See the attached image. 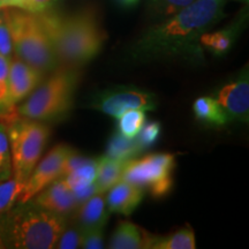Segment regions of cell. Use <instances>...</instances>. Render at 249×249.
<instances>
[{
	"label": "cell",
	"instance_id": "17",
	"mask_svg": "<svg viewBox=\"0 0 249 249\" xmlns=\"http://www.w3.org/2000/svg\"><path fill=\"white\" fill-rule=\"evenodd\" d=\"M127 161L114 160L108 156H102L97 160V177L95 183L98 193L105 194L112 186L123 178L124 169Z\"/></svg>",
	"mask_w": 249,
	"mask_h": 249
},
{
	"label": "cell",
	"instance_id": "13",
	"mask_svg": "<svg viewBox=\"0 0 249 249\" xmlns=\"http://www.w3.org/2000/svg\"><path fill=\"white\" fill-rule=\"evenodd\" d=\"M144 196L141 187L120 180L107 191V205L110 213L129 216L139 207Z\"/></svg>",
	"mask_w": 249,
	"mask_h": 249
},
{
	"label": "cell",
	"instance_id": "18",
	"mask_svg": "<svg viewBox=\"0 0 249 249\" xmlns=\"http://www.w3.org/2000/svg\"><path fill=\"white\" fill-rule=\"evenodd\" d=\"M193 112L195 118L202 124L213 127H222L230 123L229 117L223 110L216 98L213 97H200L193 104Z\"/></svg>",
	"mask_w": 249,
	"mask_h": 249
},
{
	"label": "cell",
	"instance_id": "31",
	"mask_svg": "<svg viewBox=\"0 0 249 249\" xmlns=\"http://www.w3.org/2000/svg\"><path fill=\"white\" fill-rule=\"evenodd\" d=\"M91 160V158L85 157V156L77 154L76 151L71 150L70 155L67 156L66 160L64 161V165H62V171H61V177L67 176L71 172H73L74 170H76L77 167L82 166L83 164L88 163V161Z\"/></svg>",
	"mask_w": 249,
	"mask_h": 249
},
{
	"label": "cell",
	"instance_id": "30",
	"mask_svg": "<svg viewBox=\"0 0 249 249\" xmlns=\"http://www.w3.org/2000/svg\"><path fill=\"white\" fill-rule=\"evenodd\" d=\"M8 71H9V60L5 55L0 53V107L5 108L7 105V82H8Z\"/></svg>",
	"mask_w": 249,
	"mask_h": 249
},
{
	"label": "cell",
	"instance_id": "24",
	"mask_svg": "<svg viewBox=\"0 0 249 249\" xmlns=\"http://www.w3.org/2000/svg\"><path fill=\"white\" fill-rule=\"evenodd\" d=\"M12 174H13V167H12L7 129L4 121H0V181L11 178Z\"/></svg>",
	"mask_w": 249,
	"mask_h": 249
},
{
	"label": "cell",
	"instance_id": "16",
	"mask_svg": "<svg viewBox=\"0 0 249 249\" xmlns=\"http://www.w3.org/2000/svg\"><path fill=\"white\" fill-rule=\"evenodd\" d=\"M152 249H195V234L191 227L178 230L169 235H152L144 231V247Z\"/></svg>",
	"mask_w": 249,
	"mask_h": 249
},
{
	"label": "cell",
	"instance_id": "20",
	"mask_svg": "<svg viewBox=\"0 0 249 249\" xmlns=\"http://www.w3.org/2000/svg\"><path fill=\"white\" fill-rule=\"evenodd\" d=\"M141 152L135 139H127L118 132H114L107 140V156L114 160L128 161Z\"/></svg>",
	"mask_w": 249,
	"mask_h": 249
},
{
	"label": "cell",
	"instance_id": "9",
	"mask_svg": "<svg viewBox=\"0 0 249 249\" xmlns=\"http://www.w3.org/2000/svg\"><path fill=\"white\" fill-rule=\"evenodd\" d=\"M71 150L73 149L66 144H58L52 148L42 160H38L35 169L31 172L29 179L27 180L22 194L18 202H27L31 200L46 186L60 178L62 165Z\"/></svg>",
	"mask_w": 249,
	"mask_h": 249
},
{
	"label": "cell",
	"instance_id": "22",
	"mask_svg": "<svg viewBox=\"0 0 249 249\" xmlns=\"http://www.w3.org/2000/svg\"><path fill=\"white\" fill-rule=\"evenodd\" d=\"M26 183L12 176L11 178L0 181V213L11 209L22 194Z\"/></svg>",
	"mask_w": 249,
	"mask_h": 249
},
{
	"label": "cell",
	"instance_id": "21",
	"mask_svg": "<svg viewBox=\"0 0 249 249\" xmlns=\"http://www.w3.org/2000/svg\"><path fill=\"white\" fill-rule=\"evenodd\" d=\"M117 119V132L127 139H135L147 120V117L144 110L133 108L124 112Z\"/></svg>",
	"mask_w": 249,
	"mask_h": 249
},
{
	"label": "cell",
	"instance_id": "27",
	"mask_svg": "<svg viewBox=\"0 0 249 249\" xmlns=\"http://www.w3.org/2000/svg\"><path fill=\"white\" fill-rule=\"evenodd\" d=\"M195 0H150L152 11L161 17H171Z\"/></svg>",
	"mask_w": 249,
	"mask_h": 249
},
{
	"label": "cell",
	"instance_id": "6",
	"mask_svg": "<svg viewBox=\"0 0 249 249\" xmlns=\"http://www.w3.org/2000/svg\"><path fill=\"white\" fill-rule=\"evenodd\" d=\"M2 117L11 148L12 176L26 183L42 157L51 129L44 121L11 116L9 112Z\"/></svg>",
	"mask_w": 249,
	"mask_h": 249
},
{
	"label": "cell",
	"instance_id": "32",
	"mask_svg": "<svg viewBox=\"0 0 249 249\" xmlns=\"http://www.w3.org/2000/svg\"><path fill=\"white\" fill-rule=\"evenodd\" d=\"M55 1L57 0H22L18 8H22L31 13H42L53 7Z\"/></svg>",
	"mask_w": 249,
	"mask_h": 249
},
{
	"label": "cell",
	"instance_id": "36",
	"mask_svg": "<svg viewBox=\"0 0 249 249\" xmlns=\"http://www.w3.org/2000/svg\"><path fill=\"white\" fill-rule=\"evenodd\" d=\"M11 110H12V108H5V107H0V114H2V116H4V114H6L7 112H9Z\"/></svg>",
	"mask_w": 249,
	"mask_h": 249
},
{
	"label": "cell",
	"instance_id": "19",
	"mask_svg": "<svg viewBox=\"0 0 249 249\" xmlns=\"http://www.w3.org/2000/svg\"><path fill=\"white\" fill-rule=\"evenodd\" d=\"M144 247V231L130 222H120L112 234L108 248L141 249Z\"/></svg>",
	"mask_w": 249,
	"mask_h": 249
},
{
	"label": "cell",
	"instance_id": "7",
	"mask_svg": "<svg viewBox=\"0 0 249 249\" xmlns=\"http://www.w3.org/2000/svg\"><path fill=\"white\" fill-rule=\"evenodd\" d=\"M174 167V155L166 152L149 154L140 160L133 158L127 161L121 180L148 189L155 198H161L172 189Z\"/></svg>",
	"mask_w": 249,
	"mask_h": 249
},
{
	"label": "cell",
	"instance_id": "15",
	"mask_svg": "<svg viewBox=\"0 0 249 249\" xmlns=\"http://www.w3.org/2000/svg\"><path fill=\"white\" fill-rule=\"evenodd\" d=\"M245 20H238L218 31L213 33H204L200 37V44L202 49H205L214 55H224L234 45L236 37L242 29Z\"/></svg>",
	"mask_w": 249,
	"mask_h": 249
},
{
	"label": "cell",
	"instance_id": "35",
	"mask_svg": "<svg viewBox=\"0 0 249 249\" xmlns=\"http://www.w3.org/2000/svg\"><path fill=\"white\" fill-rule=\"evenodd\" d=\"M121 2H123V4H124V5H133V4H135L136 1H138V0H120Z\"/></svg>",
	"mask_w": 249,
	"mask_h": 249
},
{
	"label": "cell",
	"instance_id": "10",
	"mask_svg": "<svg viewBox=\"0 0 249 249\" xmlns=\"http://www.w3.org/2000/svg\"><path fill=\"white\" fill-rule=\"evenodd\" d=\"M45 74L29 64L21 60L17 55L9 60L7 82V105L13 108L24 101L44 80Z\"/></svg>",
	"mask_w": 249,
	"mask_h": 249
},
{
	"label": "cell",
	"instance_id": "12",
	"mask_svg": "<svg viewBox=\"0 0 249 249\" xmlns=\"http://www.w3.org/2000/svg\"><path fill=\"white\" fill-rule=\"evenodd\" d=\"M31 200L43 209L65 217L73 213L77 208L73 192L62 177L46 186Z\"/></svg>",
	"mask_w": 249,
	"mask_h": 249
},
{
	"label": "cell",
	"instance_id": "2",
	"mask_svg": "<svg viewBox=\"0 0 249 249\" xmlns=\"http://www.w3.org/2000/svg\"><path fill=\"white\" fill-rule=\"evenodd\" d=\"M36 14L60 65L77 68L102 51L107 35L93 12L86 9L65 14L50 8Z\"/></svg>",
	"mask_w": 249,
	"mask_h": 249
},
{
	"label": "cell",
	"instance_id": "29",
	"mask_svg": "<svg viewBox=\"0 0 249 249\" xmlns=\"http://www.w3.org/2000/svg\"><path fill=\"white\" fill-rule=\"evenodd\" d=\"M104 235L103 229H90L83 231L81 248L102 249L104 248Z\"/></svg>",
	"mask_w": 249,
	"mask_h": 249
},
{
	"label": "cell",
	"instance_id": "11",
	"mask_svg": "<svg viewBox=\"0 0 249 249\" xmlns=\"http://www.w3.org/2000/svg\"><path fill=\"white\" fill-rule=\"evenodd\" d=\"M216 101L225 111L230 121L248 123L249 80L246 70L235 80L224 85L216 93Z\"/></svg>",
	"mask_w": 249,
	"mask_h": 249
},
{
	"label": "cell",
	"instance_id": "5",
	"mask_svg": "<svg viewBox=\"0 0 249 249\" xmlns=\"http://www.w3.org/2000/svg\"><path fill=\"white\" fill-rule=\"evenodd\" d=\"M11 34L14 55L44 74L60 67L36 13L18 7L1 8Z\"/></svg>",
	"mask_w": 249,
	"mask_h": 249
},
{
	"label": "cell",
	"instance_id": "37",
	"mask_svg": "<svg viewBox=\"0 0 249 249\" xmlns=\"http://www.w3.org/2000/svg\"><path fill=\"white\" fill-rule=\"evenodd\" d=\"M244 1H245V0H244ZM246 1H247V0H246Z\"/></svg>",
	"mask_w": 249,
	"mask_h": 249
},
{
	"label": "cell",
	"instance_id": "4",
	"mask_svg": "<svg viewBox=\"0 0 249 249\" xmlns=\"http://www.w3.org/2000/svg\"><path fill=\"white\" fill-rule=\"evenodd\" d=\"M79 71L75 67L57 68L24 99L17 114L44 123L61 120L73 107Z\"/></svg>",
	"mask_w": 249,
	"mask_h": 249
},
{
	"label": "cell",
	"instance_id": "23",
	"mask_svg": "<svg viewBox=\"0 0 249 249\" xmlns=\"http://www.w3.org/2000/svg\"><path fill=\"white\" fill-rule=\"evenodd\" d=\"M97 177V160H90L88 163L77 167L73 172L62 177L71 189L93 183Z\"/></svg>",
	"mask_w": 249,
	"mask_h": 249
},
{
	"label": "cell",
	"instance_id": "8",
	"mask_svg": "<svg viewBox=\"0 0 249 249\" xmlns=\"http://www.w3.org/2000/svg\"><path fill=\"white\" fill-rule=\"evenodd\" d=\"M156 105L157 99L154 93L127 86H117L103 90L93 96L90 103V107L113 118H119L124 112L133 108L152 111Z\"/></svg>",
	"mask_w": 249,
	"mask_h": 249
},
{
	"label": "cell",
	"instance_id": "28",
	"mask_svg": "<svg viewBox=\"0 0 249 249\" xmlns=\"http://www.w3.org/2000/svg\"><path fill=\"white\" fill-rule=\"evenodd\" d=\"M0 53L5 55L8 60H11L14 55L11 34L2 9H0Z\"/></svg>",
	"mask_w": 249,
	"mask_h": 249
},
{
	"label": "cell",
	"instance_id": "25",
	"mask_svg": "<svg viewBox=\"0 0 249 249\" xmlns=\"http://www.w3.org/2000/svg\"><path fill=\"white\" fill-rule=\"evenodd\" d=\"M161 134V124L158 121H149V123H144L143 127L140 130L135 140L138 142L140 149L142 151L147 150L155 143H157L158 140L160 138Z\"/></svg>",
	"mask_w": 249,
	"mask_h": 249
},
{
	"label": "cell",
	"instance_id": "34",
	"mask_svg": "<svg viewBox=\"0 0 249 249\" xmlns=\"http://www.w3.org/2000/svg\"><path fill=\"white\" fill-rule=\"evenodd\" d=\"M22 0H0V9L5 7H18Z\"/></svg>",
	"mask_w": 249,
	"mask_h": 249
},
{
	"label": "cell",
	"instance_id": "1",
	"mask_svg": "<svg viewBox=\"0 0 249 249\" xmlns=\"http://www.w3.org/2000/svg\"><path fill=\"white\" fill-rule=\"evenodd\" d=\"M226 0H195L166 20L149 28L134 43L135 60L200 59V37L224 18Z\"/></svg>",
	"mask_w": 249,
	"mask_h": 249
},
{
	"label": "cell",
	"instance_id": "26",
	"mask_svg": "<svg viewBox=\"0 0 249 249\" xmlns=\"http://www.w3.org/2000/svg\"><path fill=\"white\" fill-rule=\"evenodd\" d=\"M83 230L75 223L74 225H67L59 236L55 248L59 249H75L81 247Z\"/></svg>",
	"mask_w": 249,
	"mask_h": 249
},
{
	"label": "cell",
	"instance_id": "14",
	"mask_svg": "<svg viewBox=\"0 0 249 249\" xmlns=\"http://www.w3.org/2000/svg\"><path fill=\"white\" fill-rule=\"evenodd\" d=\"M73 213L75 223L86 231L90 229H103L110 216V210L107 209L104 194L97 193L77 205Z\"/></svg>",
	"mask_w": 249,
	"mask_h": 249
},
{
	"label": "cell",
	"instance_id": "3",
	"mask_svg": "<svg viewBox=\"0 0 249 249\" xmlns=\"http://www.w3.org/2000/svg\"><path fill=\"white\" fill-rule=\"evenodd\" d=\"M67 223V217L43 209L33 200L17 202L0 213V248H55Z\"/></svg>",
	"mask_w": 249,
	"mask_h": 249
},
{
	"label": "cell",
	"instance_id": "33",
	"mask_svg": "<svg viewBox=\"0 0 249 249\" xmlns=\"http://www.w3.org/2000/svg\"><path fill=\"white\" fill-rule=\"evenodd\" d=\"M73 192L74 197H75V201L77 205H80L83 202H86L88 198L91 197L92 195L97 194V187H96V183H90V185H86L82 187H77V188L71 189Z\"/></svg>",
	"mask_w": 249,
	"mask_h": 249
}]
</instances>
